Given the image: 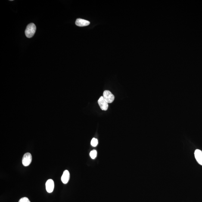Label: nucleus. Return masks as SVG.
<instances>
[{"label":"nucleus","mask_w":202,"mask_h":202,"mask_svg":"<svg viewBox=\"0 0 202 202\" xmlns=\"http://www.w3.org/2000/svg\"><path fill=\"white\" fill-rule=\"evenodd\" d=\"M36 30V26L34 24L31 23L27 25L25 33L28 38H31L34 35Z\"/></svg>","instance_id":"nucleus-1"},{"label":"nucleus","mask_w":202,"mask_h":202,"mask_svg":"<svg viewBox=\"0 0 202 202\" xmlns=\"http://www.w3.org/2000/svg\"><path fill=\"white\" fill-rule=\"evenodd\" d=\"M32 161V156L30 153H26L22 158V164L24 166H27L30 164Z\"/></svg>","instance_id":"nucleus-2"},{"label":"nucleus","mask_w":202,"mask_h":202,"mask_svg":"<svg viewBox=\"0 0 202 202\" xmlns=\"http://www.w3.org/2000/svg\"><path fill=\"white\" fill-rule=\"evenodd\" d=\"M103 97L108 104L113 102L115 99L114 95L110 91H104Z\"/></svg>","instance_id":"nucleus-3"},{"label":"nucleus","mask_w":202,"mask_h":202,"mask_svg":"<svg viewBox=\"0 0 202 202\" xmlns=\"http://www.w3.org/2000/svg\"><path fill=\"white\" fill-rule=\"evenodd\" d=\"M98 104L100 108L103 110H107L108 107V103L104 99L103 96H101L99 99Z\"/></svg>","instance_id":"nucleus-4"},{"label":"nucleus","mask_w":202,"mask_h":202,"mask_svg":"<svg viewBox=\"0 0 202 202\" xmlns=\"http://www.w3.org/2000/svg\"><path fill=\"white\" fill-rule=\"evenodd\" d=\"M46 189L47 192H52L53 191L54 187V184L53 181L52 179H49L46 183Z\"/></svg>","instance_id":"nucleus-5"},{"label":"nucleus","mask_w":202,"mask_h":202,"mask_svg":"<svg viewBox=\"0 0 202 202\" xmlns=\"http://www.w3.org/2000/svg\"><path fill=\"white\" fill-rule=\"evenodd\" d=\"M195 157L198 163L202 166V151L196 149L194 152Z\"/></svg>","instance_id":"nucleus-6"},{"label":"nucleus","mask_w":202,"mask_h":202,"mask_svg":"<svg viewBox=\"0 0 202 202\" xmlns=\"http://www.w3.org/2000/svg\"><path fill=\"white\" fill-rule=\"evenodd\" d=\"M75 24L79 27L87 26L90 24V22L87 20L81 18H78L75 22Z\"/></svg>","instance_id":"nucleus-7"},{"label":"nucleus","mask_w":202,"mask_h":202,"mask_svg":"<svg viewBox=\"0 0 202 202\" xmlns=\"http://www.w3.org/2000/svg\"><path fill=\"white\" fill-rule=\"evenodd\" d=\"M70 179V173L68 171L66 170L63 172L61 178L62 182L64 184H67Z\"/></svg>","instance_id":"nucleus-8"},{"label":"nucleus","mask_w":202,"mask_h":202,"mask_svg":"<svg viewBox=\"0 0 202 202\" xmlns=\"http://www.w3.org/2000/svg\"><path fill=\"white\" fill-rule=\"evenodd\" d=\"M97 152L96 150H92L90 153V156L91 158L92 159H94L97 157Z\"/></svg>","instance_id":"nucleus-9"},{"label":"nucleus","mask_w":202,"mask_h":202,"mask_svg":"<svg viewBox=\"0 0 202 202\" xmlns=\"http://www.w3.org/2000/svg\"><path fill=\"white\" fill-rule=\"evenodd\" d=\"M98 144V140L96 138H93L91 140V145L93 147H96Z\"/></svg>","instance_id":"nucleus-10"},{"label":"nucleus","mask_w":202,"mask_h":202,"mask_svg":"<svg viewBox=\"0 0 202 202\" xmlns=\"http://www.w3.org/2000/svg\"><path fill=\"white\" fill-rule=\"evenodd\" d=\"M18 202H30L29 199L27 197L22 198Z\"/></svg>","instance_id":"nucleus-11"}]
</instances>
